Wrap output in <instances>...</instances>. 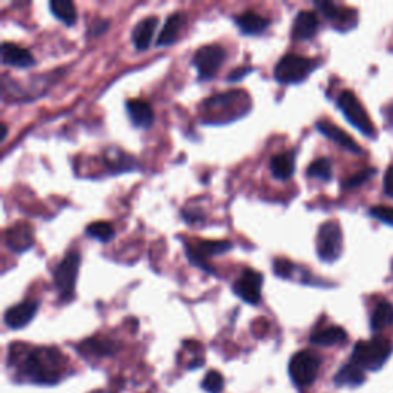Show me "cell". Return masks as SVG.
Returning <instances> with one entry per match:
<instances>
[{"label":"cell","mask_w":393,"mask_h":393,"mask_svg":"<svg viewBox=\"0 0 393 393\" xmlns=\"http://www.w3.org/2000/svg\"><path fill=\"white\" fill-rule=\"evenodd\" d=\"M14 366L24 383L54 385L65 373V357L56 347H36L22 355L14 352Z\"/></svg>","instance_id":"1"},{"label":"cell","mask_w":393,"mask_h":393,"mask_svg":"<svg viewBox=\"0 0 393 393\" xmlns=\"http://www.w3.org/2000/svg\"><path fill=\"white\" fill-rule=\"evenodd\" d=\"M392 353V346L389 339L384 337H375L367 341H358L353 347L350 361L355 362L362 370H380Z\"/></svg>","instance_id":"2"},{"label":"cell","mask_w":393,"mask_h":393,"mask_svg":"<svg viewBox=\"0 0 393 393\" xmlns=\"http://www.w3.org/2000/svg\"><path fill=\"white\" fill-rule=\"evenodd\" d=\"M318 62L315 59L305 57L300 54H286L278 60L274 68V77L283 85H292V83H301L309 77Z\"/></svg>","instance_id":"3"},{"label":"cell","mask_w":393,"mask_h":393,"mask_svg":"<svg viewBox=\"0 0 393 393\" xmlns=\"http://www.w3.org/2000/svg\"><path fill=\"white\" fill-rule=\"evenodd\" d=\"M337 105L338 108L341 109L343 116L347 118V122L357 128L360 132L367 135V137H373L376 134V130L372 123V120H370L364 107H362L361 102L358 100V97L355 95L352 91L349 89L343 91V93L338 95Z\"/></svg>","instance_id":"4"},{"label":"cell","mask_w":393,"mask_h":393,"mask_svg":"<svg viewBox=\"0 0 393 393\" xmlns=\"http://www.w3.org/2000/svg\"><path fill=\"white\" fill-rule=\"evenodd\" d=\"M321 360L311 350H300L289 361V375L297 387H309L318 375Z\"/></svg>","instance_id":"5"},{"label":"cell","mask_w":393,"mask_h":393,"mask_svg":"<svg viewBox=\"0 0 393 393\" xmlns=\"http://www.w3.org/2000/svg\"><path fill=\"white\" fill-rule=\"evenodd\" d=\"M343 252V232L341 226L335 220L323 223L316 233V254L326 263L339 259Z\"/></svg>","instance_id":"6"},{"label":"cell","mask_w":393,"mask_h":393,"mask_svg":"<svg viewBox=\"0 0 393 393\" xmlns=\"http://www.w3.org/2000/svg\"><path fill=\"white\" fill-rule=\"evenodd\" d=\"M80 268V254L79 251H70L52 272V279L59 293L65 298H70L75 287V279H77Z\"/></svg>","instance_id":"7"},{"label":"cell","mask_w":393,"mask_h":393,"mask_svg":"<svg viewBox=\"0 0 393 393\" xmlns=\"http://www.w3.org/2000/svg\"><path fill=\"white\" fill-rule=\"evenodd\" d=\"M226 49L220 45H205L195 51L192 56V65L199 71L200 80H209L220 70L226 60Z\"/></svg>","instance_id":"8"},{"label":"cell","mask_w":393,"mask_h":393,"mask_svg":"<svg viewBox=\"0 0 393 393\" xmlns=\"http://www.w3.org/2000/svg\"><path fill=\"white\" fill-rule=\"evenodd\" d=\"M231 249L232 243L229 240H201L194 247L186 245V255L195 266L201 268L205 272H209V274H215L214 268H210L206 263L208 256L229 252Z\"/></svg>","instance_id":"9"},{"label":"cell","mask_w":393,"mask_h":393,"mask_svg":"<svg viewBox=\"0 0 393 393\" xmlns=\"http://www.w3.org/2000/svg\"><path fill=\"white\" fill-rule=\"evenodd\" d=\"M263 275L254 269H245L232 284L233 293L249 305H259L261 301Z\"/></svg>","instance_id":"10"},{"label":"cell","mask_w":393,"mask_h":393,"mask_svg":"<svg viewBox=\"0 0 393 393\" xmlns=\"http://www.w3.org/2000/svg\"><path fill=\"white\" fill-rule=\"evenodd\" d=\"M37 311H39V301L36 300H26L22 301L19 305L11 306L8 311L5 312V324L10 329H22L26 324L31 323V320L36 316Z\"/></svg>","instance_id":"11"},{"label":"cell","mask_w":393,"mask_h":393,"mask_svg":"<svg viewBox=\"0 0 393 393\" xmlns=\"http://www.w3.org/2000/svg\"><path fill=\"white\" fill-rule=\"evenodd\" d=\"M320 22L314 11L301 10L293 19L291 36L293 40H309L318 31Z\"/></svg>","instance_id":"12"},{"label":"cell","mask_w":393,"mask_h":393,"mask_svg":"<svg viewBox=\"0 0 393 393\" xmlns=\"http://www.w3.org/2000/svg\"><path fill=\"white\" fill-rule=\"evenodd\" d=\"M316 130H318L324 137L335 141L337 145H339L347 151H350V153L358 154V155L362 153L358 143L355 141L346 131H343L341 128L334 125L332 122H328V120H318V122H316Z\"/></svg>","instance_id":"13"},{"label":"cell","mask_w":393,"mask_h":393,"mask_svg":"<svg viewBox=\"0 0 393 393\" xmlns=\"http://www.w3.org/2000/svg\"><path fill=\"white\" fill-rule=\"evenodd\" d=\"M318 6V10L326 16L329 20L335 22V26L341 31H346L355 25V20H357V14H355L353 10H347L339 6L337 3L332 2H316L315 3Z\"/></svg>","instance_id":"14"},{"label":"cell","mask_w":393,"mask_h":393,"mask_svg":"<svg viewBox=\"0 0 393 393\" xmlns=\"http://www.w3.org/2000/svg\"><path fill=\"white\" fill-rule=\"evenodd\" d=\"M0 57H2V62L5 65L16 68H29L36 63L31 52L13 42L2 43V47H0Z\"/></svg>","instance_id":"15"},{"label":"cell","mask_w":393,"mask_h":393,"mask_svg":"<svg viewBox=\"0 0 393 393\" xmlns=\"http://www.w3.org/2000/svg\"><path fill=\"white\" fill-rule=\"evenodd\" d=\"M128 117L131 118L134 126L137 128H149L154 122V111L151 105L140 98H131L126 102Z\"/></svg>","instance_id":"16"},{"label":"cell","mask_w":393,"mask_h":393,"mask_svg":"<svg viewBox=\"0 0 393 393\" xmlns=\"http://www.w3.org/2000/svg\"><path fill=\"white\" fill-rule=\"evenodd\" d=\"M236 24L240 28V31L247 36H256L266 31L269 28L270 22L268 17L261 16L259 13L254 11H243L236 17Z\"/></svg>","instance_id":"17"},{"label":"cell","mask_w":393,"mask_h":393,"mask_svg":"<svg viewBox=\"0 0 393 393\" xmlns=\"http://www.w3.org/2000/svg\"><path fill=\"white\" fill-rule=\"evenodd\" d=\"M157 24H158V19L155 16H149V17L141 19L139 24L134 26L131 39H132L134 47L139 51H143L149 47L151 40H153V37H154Z\"/></svg>","instance_id":"18"},{"label":"cell","mask_w":393,"mask_h":393,"mask_svg":"<svg viewBox=\"0 0 393 393\" xmlns=\"http://www.w3.org/2000/svg\"><path fill=\"white\" fill-rule=\"evenodd\" d=\"M185 22H186V16L181 11L171 14V16L164 22L160 36H158L157 47H168V45L176 42L180 31L185 26Z\"/></svg>","instance_id":"19"},{"label":"cell","mask_w":393,"mask_h":393,"mask_svg":"<svg viewBox=\"0 0 393 393\" xmlns=\"http://www.w3.org/2000/svg\"><path fill=\"white\" fill-rule=\"evenodd\" d=\"M6 243L16 252H24L33 245V229L26 223H19L8 229Z\"/></svg>","instance_id":"20"},{"label":"cell","mask_w":393,"mask_h":393,"mask_svg":"<svg viewBox=\"0 0 393 393\" xmlns=\"http://www.w3.org/2000/svg\"><path fill=\"white\" fill-rule=\"evenodd\" d=\"M364 381H366L364 370L358 367L352 361H349L347 364H344L338 370V373L335 375L334 380L338 387H358V385H361Z\"/></svg>","instance_id":"21"},{"label":"cell","mask_w":393,"mask_h":393,"mask_svg":"<svg viewBox=\"0 0 393 393\" xmlns=\"http://www.w3.org/2000/svg\"><path fill=\"white\" fill-rule=\"evenodd\" d=\"M347 341V332L339 326H330L326 329L316 330L311 337V343L323 347H330L343 344Z\"/></svg>","instance_id":"22"},{"label":"cell","mask_w":393,"mask_h":393,"mask_svg":"<svg viewBox=\"0 0 393 393\" xmlns=\"http://www.w3.org/2000/svg\"><path fill=\"white\" fill-rule=\"evenodd\" d=\"M270 172L278 180H287L295 171V160L292 153H278L270 158Z\"/></svg>","instance_id":"23"},{"label":"cell","mask_w":393,"mask_h":393,"mask_svg":"<svg viewBox=\"0 0 393 393\" xmlns=\"http://www.w3.org/2000/svg\"><path fill=\"white\" fill-rule=\"evenodd\" d=\"M393 324V305L389 301H380L370 316V328L373 332H380Z\"/></svg>","instance_id":"24"},{"label":"cell","mask_w":393,"mask_h":393,"mask_svg":"<svg viewBox=\"0 0 393 393\" xmlns=\"http://www.w3.org/2000/svg\"><path fill=\"white\" fill-rule=\"evenodd\" d=\"M49 10L52 16L63 22L65 25L71 26L77 22V10L71 0H51Z\"/></svg>","instance_id":"25"},{"label":"cell","mask_w":393,"mask_h":393,"mask_svg":"<svg viewBox=\"0 0 393 393\" xmlns=\"http://www.w3.org/2000/svg\"><path fill=\"white\" fill-rule=\"evenodd\" d=\"M79 352L83 355H95V357H108V355H112L116 352V346L109 339H88V341L82 343V346L79 347Z\"/></svg>","instance_id":"26"},{"label":"cell","mask_w":393,"mask_h":393,"mask_svg":"<svg viewBox=\"0 0 393 393\" xmlns=\"http://www.w3.org/2000/svg\"><path fill=\"white\" fill-rule=\"evenodd\" d=\"M86 236L102 241V243H108L109 240L114 238V226L108 222H93L86 226Z\"/></svg>","instance_id":"27"},{"label":"cell","mask_w":393,"mask_h":393,"mask_svg":"<svg viewBox=\"0 0 393 393\" xmlns=\"http://www.w3.org/2000/svg\"><path fill=\"white\" fill-rule=\"evenodd\" d=\"M306 176L311 178H316V180L329 181L332 178V162L326 157L316 158V160H314L311 164L307 166Z\"/></svg>","instance_id":"28"},{"label":"cell","mask_w":393,"mask_h":393,"mask_svg":"<svg viewBox=\"0 0 393 393\" xmlns=\"http://www.w3.org/2000/svg\"><path fill=\"white\" fill-rule=\"evenodd\" d=\"M201 389L206 393H222L224 390V378L217 370H209L201 381Z\"/></svg>","instance_id":"29"},{"label":"cell","mask_w":393,"mask_h":393,"mask_svg":"<svg viewBox=\"0 0 393 393\" xmlns=\"http://www.w3.org/2000/svg\"><path fill=\"white\" fill-rule=\"evenodd\" d=\"M376 171L373 168H369V169H364V171H360L355 174V176H350V177H347L346 180H343V187L344 189H355V187H360L361 185H364L367 180H370L373 177V174Z\"/></svg>","instance_id":"30"},{"label":"cell","mask_w":393,"mask_h":393,"mask_svg":"<svg viewBox=\"0 0 393 393\" xmlns=\"http://www.w3.org/2000/svg\"><path fill=\"white\" fill-rule=\"evenodd\" d=\"M274 272L282 278H293L295 275V264L286 259H277L274 261Z\"/></svg>","instance_id":"31"},{"label":"cell","mask_w":393,"mask_h":393,"mask_svg":"<svg viewBox=\"0 0 393 393\" xmlns=\"http://www.w3.org/2000/svg\"><path fill=\"white\" fill-rule=\"evenodd\" d=\"M370 214H372L378 220H381L385 224L393 226V208L390 206H375L370 209Z\"/></svg>","instance_id":"32"},{"label":"cell","mask_w":393,"mask_h":393,"mask_svg":"<svg viewBox=\"0 0 393 393\" xmlns=\"http://www.w3.org/2000/svg\"><path fill=\"white\" fill-rule=\"evenodd\" d=\"M252 70H254L252 66H240V68H237V70H233L229 74L228 82H238V80H241L243 77H246V75L251 72Z\"/></svg>","instance_id":"33"},{"label":"cell","mask_w":393,"mask_h":393,"mask_svg":"<svg viewBox=\"0 0 393 393\" xmlns=\"http://www.w3.org/2000/svg\"><path fill=\"white\" fill-rule=\"evenodd\" d=\"M384 192L393 199V164L389 166L384 176Z\"/></svg>","instance_id":"34"},{"label":"cell","mask_w":393,"mask_h":393,"mask_svg":"<svg viewBox=\"0 0 393 393\" xmlns=\"http://www.w3.org/2000/svg\"><path fill=\"white\" fill-rule=\"evenodd\" d=\"M109 26V22L108 20H97L94 22L93 25H91V34H102L103 31H107Z\"/></svg>","instance_id":"35"},{"label":"cell","mask_w":393,"mask_h":393,"mask_svg":"<svg viewBox=\"0 0 393 393\" xmlns=\"http://www.w3.org/2000/svg\"><path fill=\"white\" fill-rule=\"evenodd\" d=\"M6 132H8V128L5 123L0 125V141H3L6 139Z\"/></svg>","instance_id":"36"},{"label":"cell","mask_w":393,"mask_h":393,"mask_svg":"<svg viewBox=\"0 0 393 393\" xmlns=\"http://www.w3.org/2000/svg\"><path fill=\"white\" fill-rule=\"evenodd\" d=\"M91 393H108L107 390H94V392H91Z\"/></svg>","instance_id":"37"}]
</instances>
